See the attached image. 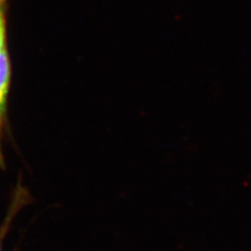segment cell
<instances>
[{
	"label": "cell",
	"instance_id": "7a4b0ae2",
	"mask_svg": "<svg viewBox=\"0 0 251 251\" xmlns=\"http://www.w3.org/2000/svg\"><path fill=\"white\" fill-rule=\"evenodd\" d=\"M26 201H28V193L25 187H22L20 184H18L17 188H16V192L14 194V199L11 204L9 215H7L3 225L1 226V228H0V247H1V240L3 238V235L5 234L6 230L9 229L12 219L15 217L16 214L18 213V210L25 205Z\"/></svg>",
	"mask_w": 251,
	"mask_h": 251
},
{
	"label": "cell",
	"instance_id": "6da1fadb",
	"mask_svg": "<svg viewBox=\"0 0 251 251\" xmlns=\"http://www.w3.org/2000/svg\"><path fill=\"white\" fill-rule=\"evenodd\" d=\"M10 0H0V168H4L2 137L6 120L12 67L7 47V11Z\"/></svg>",
	"mask_w": 251,
	"mask_h": 251
}]
</instances>
